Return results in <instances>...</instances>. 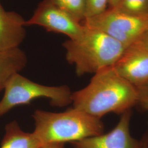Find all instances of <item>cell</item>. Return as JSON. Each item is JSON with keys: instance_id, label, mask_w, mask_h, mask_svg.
<instances>
[{"instance_id": "obj_1", "label": "cell", "mask_w": 148, "mask_h": 148, "mask_svg": "<svg viewBox=\"0 0 148 148\" xmlns=\"http://www.w3.org/2000/svg\"><path fill=\"white\" fill-rule=\"evenodd\" d=\"M72 103L99 119L111 112L122 114L137 104V90L112 66L95 73L85 87L73 93Z\"/></svg>"}, {"instance_id": "obj_2", "label": "cell", "mask_w": 148, "mask_h": 148, "mask_svg": "<svg viewBox=\"0 0 148 148\" xmlns=\"http://www.w3.org/2000/svg\"><path fill=\"white\" fill-rule=\"evenodd\" d=\"M33 134L42 145L50 143H73L101 135L104 126L101 119L76 108L62 112L36 110Z\"/></svg>"}, {"instance_id": "obj_3", "label": "cell", "mask_w": 148, "mask_h": 148, "mask_svg": "<svg viewBox=\"0 0 148 148\" xmlns=\"http://www.w3.org/2000/svg\"><path fill=\"white\" fill-rule=\"evenodd\" d=\"M85 27L81 36L63 43L66 61L79 76L114 66L126 48L106 34Z\"/></svg>"}, {"instance_id": "obj_4", "label": "cell", "mask_w": 148, "mask_h": 148, "mask_svg": "<svg viewBox=\"0 0 148 148\" xmlns=\"http://www.w3.org/2000/svg\"><path fill=\"white\" fill-rule=\"evenodd\" d=\"M4 95L0 101V117L17 106L29 104L32 101L45 98L51 106L63 108L72 103L68 86H48L33 82L19 73L13 75L5 87Z\"/></svg>"}, {"instance_id": "obj_5", "label": "cell", "mask_w": 148, "mask_h": 148, "mask_svg": "<svg viewBox=\"0 0 148 148\" xmlns=\"http://www.w3.org/2000/svg\"><path fill=\"white\" fill-rule=\"evenodd\" d=\"M82 24L102 32L125 48L137 42L148 29V16H133L108 8L100 14L85 19Z\"/></svg>"}, {"instance_id": "obj_6", "label": "cell", "mask_w": 148, "mask_h": 148, "mask_svg": "<svg viewBox=\"0 0 148 148\" xmlns=\"http://www.w3.org/2000/svg\"><path fill=\"white\" fill-rule=\"evenodd\" d=\"M25 26L38 25L48 32L62 34L75 40L84 32L85 27L68 12L54 5L50 0H42L38 3Z\"/></svg>"}, {"instance_id": "obj_7", "label": "cell", "mask_w": 148, "mask_h": 148, "mask_svg": "<svg viewBox=\"0 0 148 148\" xmlns=\"http://www.w3.org/2000/svg\"><path fill=\"white\" fill-rule=\"evenodd\" d=\"M121 115L116 126L110 132L71 144L74 148H148L147 140H139L131 135V110Z\"/></svg>"}, {"instance_id": "obj_8", "label": "cell", "mask_w": 148, "mask_h": 148, "mask_svg": "<svg viewBox=\"0 0 148 148\" xmlns=\"http://www.w3.org/2000/svg\"><path fill=\"white\" fill-rule=\"evenodd\" d=\"M113 66L136 87L148 84V50L138 42L126 48Z\"/></svg>"}, {"instance_id": "obj_9", "label": "cell", "mask_w": 148, "mask_h": 148, "mask_svg": "<svg viewBox=\"0 0 148 148\" xmlns=\"http://www.w3.org/2000/svg\"><path fill=\"white\" fill-rule=\"evenodd\" d=\"M25 21L16 12L5 10L0 3V51L19 47L26 36Z\"/></svg>"}, {"instance_id": "obj_10", "label": "cell", "mask_w": 148, "mask_h": 148, "mask_svg": "<svg viewBox=\"0 0 148 148\" xmlns=\"http://www.w3.org/2000/svg\"><path fill=\"white\" fill-rule=\"evenodd\" d=\"M27 62L26 54L19 47L0 51V92L13 75L25 67Z\"/></svg>"}, {"instance_id": "obj_11", "label": "cell", "mask_w": 148, "mask_h": 148, "mask_svg": "<svg viewBox=\"0 0 148 148\" xmlns=\"http://www.w3.org/2000/svg\"><path fill=\"white\" fill-rule=\"evenodd\" d=\"M0 148H41V144L33 133L24 132L16 120L5 125Z\"/></svg>"}, {"instance_id": "obj_12", "label": "cell", "mask_w": 148, "mask_h": 148, "mask_svg": "<svg viewBox=\"0 0 148 148\" xmlns=\"http://www.w3.org/2000/svg\"><path fill=\"white\" fill-rule=\"evenodd\" d=\"M112 8L131 16H148V0H119Z\"/></svg>"}, {"instance_id": "obj_13", "label": "cell", "mask_w": 148, "mask_h": 148, "mask_svg": "<svg viewBox=\"0 0 148 148\" xmlns=\"http://www.w3.org/2000/svg\"><path fill=\"white\" fill-rule=\"evenodd\" d=\"M80 22L86 18V0H50Z\"/></svg>"}, {"instance_id": "obj_14", "label": "cell", "mask_w": 148, "mask_h": 148, "mask_svg": "<svg viewBox=\"0 0 148 148\" xmlns=\"http://www.w3.org/2000/svg\"><path fill=\"white\" fill-rule=\"evenodd\" d=\"M109 0H86V18L98 15L108 8Z\"/></svg>"}, {"instance_id": "obj_15", "label": "cell", "mask_w": 148, "mask_h": 148, "mask_svg": "<svg viewBox=\"0 0 148 148\" xmlns=\"http://www.w3.org/2000/svg\"><path fill=\"white\" fill-rule=\"evenodd\" d=\"M137 90V104L148 111V84L136 87Z\"/></svg>"}, {"instance_id": "obj_16", "label": "cell", "mask_w": 148, "mask_h": 148, "mask_svg": "<svg viewBox=\"0 0 148 148\" xmlns=\"http://www.w3.org/2000/svg\"><path fill=\"white\" fill-rule=\"evenodd\" d=\"M137 42L148 50V29L143 34Z\"/></svg>"}, {"instance_id": "obj_17", "label": "cell", "mask_w": 148, "mask_h": 148, "mask_svg": "<svg viewBox=\"0 0 148 148\" xmlns=\"http://www.w3.org/2000/svg\"><path fill=\"white\" fill-rule=\"evenodd\" d=\"M65 143H50L42 145L41 148H64Z\"/></svg>"}, {"instance_id": "obj_18", "label": "cell", "mask_w": 148, "mask_h": 148, "mask_svg": "<svg viewBox=\"0 0 148 148\" xmlns=\"http://www.w3.org/2000/svg\"><path fill=\"white\" fill-rule=\"evenodd\" d=\"M119 0H109V6L108 8H114L116 5Z\"/></svg>"}]
</instances>
